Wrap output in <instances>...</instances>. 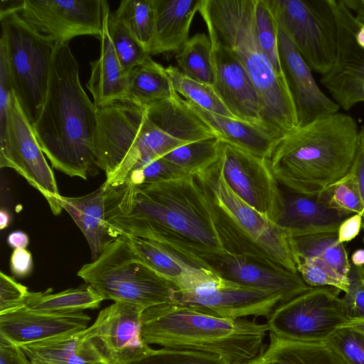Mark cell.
<instances>
[{
  "mask_svg": "<svg viewBox=\"0 0 364 364\" xmlns=\"http://www.w3.org/2000/svg\"><path fill=\"white\" fill-rule=\"evenodd\" d=\"M328 341L349 364H364V333L344 326Z\"/></svg>",
  "mask_w": 364,
  "mask_h": 364,
  "instance_id": "44",
  "label": "cell"
},
{
  "mask_svg": "<svg viewBox=\"0 0 364 364\" xmlns=\"http://www.w3.org/2000/svg\"><path fill=\"white\" fill-rule=\"evenodd\" d=\"M166 70L176 92L183 96L186 100L208 112L235 118L211 85L186 76L176 66L169 65L166 68Z\"/></svg>",
  "mask_w": 364,
  "mask_h": 364,
  "instance_id": "37",
  "label": "cell"
},
{
  "mask_svg": "<svg viewBox=\"0 0 364 364\" xmlns=\"http://www.w3.org/2000/svg\"><path fill=\"white\" fill-rule=\"evenodd\" d=\"M279 293L248 288L238 284L191 293L174 290L173 302L196 308L201 311L226 318L250 316L267 319L281 303Z\"/></svg>",
  "mask_w": 364,
  "mask_h": 364,
  "instance_id": "17",
  "label": "cell"
},
{
  "mask_svg": "<svg viewBox=\"0 0 364 364\" xmlns=\"http://www.w3.org/2000/svg\"><path fill=\"white\" fill-rule=\"evenodd\" d=\"M131 364H230L223 358L198 351L150 348Z\"/></svg>",
  "mask_w": 364,
  "mask_h": 364,
  "instance_id": "42",
  "label": "cell"
},
{
  "mask_svg": "<svg viewBox=\"0 0 364 364\" xmlns=\"http://www.w3.org/2000/svg\"><path fill=\"white\" fill-rule=\"evenodd\" d=\"M223 145L224 142L220 139L211 138L185 144L163 158L186 175H195L219 161Z\"/></svg>",
  "mask_w": 364,
  "mask_h": 364,
  "instance_id": "35",
  "label": "cell"
},
{
  "mask_svg": "<svg viewBox=\"0 0 364 364\" xmlns=\"http://www.w3.org/2000/svg\"><path fill=\"white\" fill-rule=\"evenodd\" d=\"M352 265L364 267V249H358L351 255Z\"/></svg>",
  "mask_w": 364,
  "mask_h": 364,
  "instance_id": "53",
  "label": "cell"
},
{
  "mask_svg": "<svg viewBox=\"0 0 364 364\" xmlns=\"http://www.w3.org/2000/svg\"><path fill=\"white\" fill-rule=\"evenodd\" d=\"M363 5H364V0H363Z\"/></svg>",
  "mask_w": 364,
  "mask_h": 364,
  "instance_id": "60",
  "label": "cell"
},
{
  "mask_svg": "<svg viewBox=\"0 0 364 364\" xmlns=\"http://www.w3.org/2000/svg\"><path fill=\"white\" fill-rule=\"evenodd\" d=\"M320 196L332 208L349 215L360 214L363 218L364 202L357 176L351 168L346 175L329 186Z\"/></svg>",
  "mask_w": 364,
  "mask_h": 364,
  "instance_id": "39",
  "label": "cell"
},
{
  "mask_svg": "<svg viewBox=\"0 0 364 364\" xmlns=\"http://www.w3.org/2000/svg\"><path fill=\"white\" fill-rule=\"evenodd\" d=\"M11 222V215L9 212L2 208L0 210V229L4 230L9 225Z\"/></svg>",
  "mask_w": 364,
  "mask_h": 364,
  "instance_id": "54",
  "label": "cell"
},
{
  "mask_svg": "<svg viewBox=\"0 0 364 364\" xmlns=\"http://www.w3.org/2000/svg\"><path fill=\"white\" fill-rule=\"evenodd\" d=\"M363 228L364 229V223L363 224ZM363 241L364 242V235H363Z\"/></svg>",
  "mask_w": 364,
  "mask_h": 364,
  "instance_id": "58",
  "label": "cell"
},
{
  "mask_svg": "<svg viewBox=\"0 0 364 364\" xmlns=\"http://www.w3.org/2000/svg\"><path fill=\"white\" fill-rule=\"evenodd\" d=\"M149 117L163 131L186 144L218 137L178 94L145 105Z\"/></svg>",
  "mask_w": 364,
  "mask_h": 364,
  "instance_id": "26",
  "label": "cell"
},
{
  "mask_svg": "<svg viewBox=\"0 0 364 364\" xmlns=\"http://www.w3.org/2000/svg\"><path fill=\"white\" fill-rule=\"evenodd\" d=\"M341 292L329 287H312L281 303L267 319L269 332L295 341H328L350 322Z\"/></svg>",
  "mask_w": 364,
  "mask_h": 364,
  "instance_id": "11",
  "label": "cell"
},
{
  "mask_svg": "<svg viewBox=\"0 0 364 364\" xmlns=\"http://www.w3.org/2000/svg\"><path fill=\"white\" fill-rule=\"evenodd\" d=\"M97 112L81 85L69 43H55L46 98L32 124L53 168L84 180L95 171Z\"/></svg>",
  "mask_w": 364,
  "mask_h": 364,
  "instance_id": "2",
  "label": "cell"
},
{
  "mask_svg": "<svg viewBox=\"0 0 364 364\" xmlns=\"http://www.w3.org/2000/svg\"><path fill=\"white\" fill-rule=\"evenodd\" d=\"M114 14L150 53L155 25L154 0H123Z\"/></svg>",
  "mask_w": 364,
  "mask_h": 364,
  "instance_id": "36",
  "label": "cell"
},
{
  "mask_svg": "<svg viewBox=\"0 0 364 364\" xmlns=\"http://www.w3.org/2000/svg\"><path fill=\"white\" fill-rule=\"evenodd\" d=\"M91 318L83 311L45 312L25 305L0 314V338L16 345L83 331Z\"/></svg>",
  "mask_w": 364,
  "mask_h": 364,
  "instance_id": "20",
  "label": "cell"
},
{
  "mask_svg": "<svg viewBox=\"0 0 364 364\" xmlns=\"http://www.w3.org/2000/svg\"><path fill=\"white\" fill-rule=\"evenodd\" d=\"M83 331L18 346L28 359L38 358L53 364H107L85 339Z\"/></svg>",
  "mask_w": 364,
  "mask_h": 364,
  "instance_id": "29",
  "label": "cell"
},
{
  "mask_svg": "<svg viewBox=\"0 0 364 364\" xmlns=\"http://www.w3.org/2000/svg\"><path fill=\"white\" fill-rule=\"evenodd\" d=\"M23 355L18 346L0 338V364H23Z\"/></svg>",
  "mask_w": 364,
  "mask_h": 364,
  "instance_id": "51",
  "label": "cell"
},
{
  "mask_svg": "<svg viewBox=\"0 0 364 364\" xmlns=\"http://www.w3.org/2000/svg\"><path fill=\"white\" fill-rule=\"evenodd\" d=\"M208 36L212 43V86L215 93L235 118L262 126L258 95L246 70L232 53L214 37Z\"/></svg>",
  "mask_w": 364,
  "mask_h": 364,
  "instance_id": "19",
  "label": "cell"
},
{
  "mask_svg": "<svg viewBox=\"0 0 364 364\" xmlns=\"http://www.w3.org/2000/svg\"><path fill=\"white\" fill-rule=\"evenodd\" d=\"M218 168L240 198L268 220L277 223L282 210L283 193L266 159L224 142Z\"/></svg>",
  "mask_w": 364,
  "mask_h": 364,
  "instance_id": "13",
  "label": "cell"
},
{
  "mask_svg": "<svg viewBox=\"0 0 364 364\" xmlns=\"http://www.w3.org/2000/svg\"><path fill=\"white\" fill-rule=\"evenodd\" d=\"M337 231L289 235L296 264L299 259L316 258L348 276L351 264L344 244L338 242Z\"/></svg>",
  "mask_w": 364,
  "mask_h": 364,
  "instance_id": "31",
  "label": "cell"
},
{
  "mask_svg": "<svg viewBox=\"0 0 364 364\" xmlns=\"http://www.w3.org/2000/svg\"><path fill=\"white\" fill-rule=\"evenodd\" d=\"M220 277L240 286L282 294L285 301L310 289L299 273L270 265L251 257L226 251L196 258Z\"/></svg>",
  "mask_w": 364,
  "mask_h": 364,
  "instance_id": "16",
  "label": "cell"
},
{
  "mask_svg": "<svg viewBox=\"0 0 364 364\" xmlns=\"http://www.w3.org/2000/svg\"><path fill=\"white\" fill-rule=\"evenodd\" d=\"M21 1L1 6L0 46L4 50L14 94L31 124L43 105L55 43L18 13Z\"/></svg>",
  "mask_w": 364,
  "mask_h": 364,
  "instance_id": "8",
  "label": "cell"
},
{
  "mask_svg": "<svg viewBox=\"0 0 364 364\" xmlns=\"http://www.w3.org/2000/svg\"><path fill=\"white\" fill-rule=\"evenodd\" d=\"M105 0H23L18 13L32 27L55 43H69L80 36L100 38Z\"/></svg>",
  "mask_w": 364,
  "mask_h": 364,
  "instance_id": "15",
  "label": "cell"
},
{
  "mask_svg": "<svg viewBox=\"0 0 364 364\" xmlns=\"http://www.w3.org/2000/svg\"><path fill=\"white\" fill-rule=\"evenodd\" d=\"M23 364H32V363L28 358V357L25 355V353H24V355H23Z\"/></svg>",
  "mask_w": 364,
  "mask_h": 364,
  "instance_id": "57",
  "label": "cell"
},
{
  "mask_svg": "<svg viewBox=\"0 0 364 364\" xmlns=\"http://www.w3.org/2000/svg\"><path fill=\"white\" fill-rule=\"evenodd\" d=\"M363 93H364V84H363Z\"/></svg>",
  "mask_w": 364,
  "mask_h": 364,
  "instance_id": "59",
  "label": "cell"
},
{
  "mask_svg": "<svg viewBox=\"0 0 364 364\" xmlns=\"http://www.w3.org/2000/svg\"><path fill=\"white\" fill-rule=\"evenodd\" d=\"M107 27L114 51L124 72L129 73L151 56L150 53L110 11L107 17Z\"/></svg>",
  "mask_w": 364,
  "mask_h": 364,
  "instance_id": "38",
  "label": "cell"
},
{
  "mask_svg": "<svg viewBox=\"0 0 364 364\" xmlns=\"http://www.w3.org/2000/svg\"><path fill=\"white\" fill-rule=\"evenodd\" d=\"M177 68L186 76L213 85L214 69L212 43L204 33L189 38L176 53Z\"/></svg>",
  "mask_w": 364,
  "mask_h": 364,
  "instance_id": "34",
  "label": "cell"
},
{
  "mask_svg": "<svg viewBox=\"0 0 364 364\" xmlns=\"http://www.w3.org/2000/svg\"><path fill=\"white\" fill-rule=\"evenodd\" d=\"M249 364H349L329 341L301 342L269 332V342Z\"/></svg>",
  "mask_w": 364,
  "mask_h": 364,
  "instance_id": "27",
  "label": "cell"
},
{
  "mask_svg": "<svg viewBox=\"0 0 364 364\" xmlns=\"http://www.w3.org/2000/svg\"><path fill=\"white\" fill-rule=\"evenodd\" d=\"M297 272L310 287H329L344 293L349 285L346 276L325 262L316 258H305L296 260Z\"/></svg>",
  "mask_w": 364,
  "mask_h": 364,
  "instance_id": "41",
  "label": "cell"
},
{
  "mask_svg": "<svg viewBox=\"0 0 364 364\" xmlns=\"http://www.w3.org/2000/svg\"><path fill=\"white\" fill-rule=\"evenodd\" d=\"M29 360H31L32 364H53V363H50L47 362L46 360H41V359H38V358H31V359H29Z\"/></svg>",
  "mask_w": 364,
  "mask_h": 364,
  "instance_id": "56",
  "label": "cell"
},
{
  "mask_svg": "<svg viewBox=\"0 0 364 364\" xmlns=\"http://www.w3.org/2000/svg\"><path fill=\"white\" fill-rule=\"evenodd\" d=\"M28 289L14 278L0 272V314L25 304Z\"/></svg>",
  "mask_w": 364,
  "mask_h": 364,
  "instance_id": "46",
  "label": "cell"
},
{
  "mask_svg": "<svg viewBox=\"0 0 364 364\" xmlns=\"http://www.w3.org/2000/svg\"><path fill=\"white\" fill-rule=\"evenodd\" d=\"M278 45L282 70L296 108L298 127L338 112L340 106L318 87L313 71L279 28Z\"/></svg>",
  "mask_w": 364,
  "mask_h": 364,
  "instance_id": "18",
  "label": "cell"
},
{
  "mask_svg": "<svg viewBox=\"0 0 364 364\" xmlns=\"http://www.w3.org/2000/svg\"><path fill=\"white\" fill-rule=\"evenodd\" d=\"M10 267L13 274L18 278L28 276L33 269L31 252L26 249H16L10 259Z\"/></svg>",
  "mask_w": 364,
  "mask_h": 364,
  "instance_id": "48",
  "label": "cell"
},
{
  "mask_svg": "<svg viewBox=\"0 0 364 364\" xmlns=\"http://www.w3.org/2000/svg\"><path fill=\"white\" fill-rule=\"evenodd\" d=\"M176 95L166 68L151 56L129 73L125 102L145 106Z\"/></svg>",
  "mask_w": 364,
  "mask_h": 364,
  "instance_id": "30",
  "label": "cell"
},
{
  "mask_svg": "<svg viewBox=\"0 0 364 364\" xmlns=\"http://www.w3.org/2000/svg\"><path fill=\"white\" fill-rule=\"evenodd\" d=\"M349 285L342 300L350 321L364 320V267L351 264Z\"/></svg>",
  "mask_w": 364,
  "mask_h": 364,
  "instance_id": "45",
  "label": "cell"
},
{
  "mask_svg": "<svg viewBox=\"0 0 364 364\" xmlns=\"http://www.w3.org/2000/svg\"><path fill=\"white\" fill-rule=\"evenodd\" d=\"M267 325L255 320L218 317L174 302L146 309L141 336L148 345L220 356L249 364L264 348Z\"/></svg>",
  "mask_w": 364,
  "mask_h": 364,
  "instance_id": "5",
  "label": "cell"
},
{
  "mask_svg": "<svg viewBox=\"0 0 364 364\" xmlns=\"http://www.w3.org/2000/svg\"><path fill=\"white\" fill-rule=\"evenodd\" d=\"M185 144L159 128L145 106L119 102L97 108L95 154L106 186L122 184L139 163L161 158Z\"/></svg>",
  "mask_w": 364,
  "mask_h": 364,
  "instance_id": "7",
  "label": "cell"
},
{
  "mask_svg": "<svg viewBox=\"0 0 364 364\" xmlns=\"http://www.w3.org/2000/svg\"><path fill=\"white\" fill-rule=\"evenodd\" d=\"M7 242L9 246L14 250L26 249L29 244V237L23 231L15 230L9 235Z\"/></svg>",
  "mask_w": 364,
  "mask_h": 364,
  "instance_id": "52",
  "label": "cell"
},
{
  "mask_svg": "<svg viewBox=\"0 0 364 364\" xmlns=\"http://www.w3.org/2000/svg\"><path fill=\"white\" fill-rule=\"evenodd\" d=\"M255 18L259 44L274 70L284 75L279 60V26L271 0H255Z\"/></svg>",
  "mask_w": 364,
  "mask_h": 364,
  "instance_id": "40",
  "label": "cell"
},
{
  "mask_svg": "<svg viewBox=\"0 0 364 364\" xmlns=\"http://www.w3.org/2000/svg\"><path fill=\"white\" fill-rule=\"evenodd\" d=\"M120 236L124 237L149 267L171 282L176 290H189L215 273L162 242L129 235Z\"/></svg>",
  "mask_w": 364,
  "mask_h": 364,
  "instance_id": "21",
  "label": "cell"
},
{
  "mask_svg": "<svg viewBox=\"0 0 364 364\" xmlns=\"http://www.w3.org/2000/svg\"><path fill=\"white\" fill-rule=\"evenodd\" d=\"M279 28L310 69L321 76L333 68L337 29L332 0H271Z\"/></svg>",
  "mask_w": 364,
  "mask_h": 364,
  "instance_id": "10",
  "label": "cell"
},
{
  "mask_svg": "<svg viewBox=\"0 0 364 364\" xmlns=\"http://www.w3.org/2000/svg\"><path fill=\"white\" fill-rule=\"evenodd\" d=\"M14 93L6 56L0 46V132L6 126L9 105Z\"/></svg>",
  "mask_w": 364,
  "mask_h": 364,
  "instance_id": "47",
  "label": "cell"
},
{
  "mask_svg": "<svg viewBox=\"0 0 364 364\" xmlns=\"http://www.w3.org/2000/svg\"><path fill=\"white\" fill-rule=\"evenodd\" d=\"M351 169L357 176L364 202V126L360 127L356 154Z\"/></svg>",
  "mask_w": 364,
  "mask_h": 364,
  "instance_id": "50",
  "label": "cell"
},
{
  "mask_svg": "<svg viewBox=\"0 0 364 364\" xmlns=\"http://www.w3.org/2000/svg\"><path fill=\"white\" fill-rule=\"evenodd\" d=\"M320 82L344 110L364 102V55L353 65L322 75Z\"/></svg>",
  "mask_w": 364,
  "mask_h": 364,
  "instance_id": "33",
  "label": "cell"
},
{
  "mask_svg": "<svg viewBox=\"0 0 364 364\" xmlns=\"http://www.w3.org/2000/svg\"><path fill=\"white\" fill-rule=\"evenodd\" d=\"M349 215L331 208L321 196L289 191L283 193L281 215L276 224L288 235L336 231Z\"/></svg>",
  "mask_w": 364,
  "mask_h": 364,
  "instance_id": "22",
  "label": "cell"
},
{
  "mask_svg": "<svg viewBox=\"0 0 364 364\" xmlns=\"http://www.w3.org/2000/svg\"><path fill=\"white\" fill-rule=\"evenodd\" d=\"M345 326H349L364 333V320L350 321Z\"/></svg>",
  "mask_w": 364,
  "mask_h": 364,
  "instance_id": "55",
  "label": "cell"
},
{
  "mask_svg": "<svg viewBox=\"0 0 364 364\" xmlns=\"http://www.w3.org/2000/svg\"><path fill=\"white\" fill-rule=\"evenodd\" d=\"M363 220L360 214H353L345 219L338 228V242H348L355 238L363 228Z\"/></svg>",
  "mask_w": 364,
  "mask_h": 364,
  "instance_id": "49",
  "label": "cell"
},
{
  "mask_svg": "<svg viewBox=\"0 0 364 364\" xmlns=\"http://www.w3.org/2000/svg\"><path fill=\"white\" fill-rule=\"evenodd\" d=\"M185 175L175 166L161 157L146 160L136 164L128 173L122 184L139 185L154 183Z\"/></svg>",
  "mask_w": 364,
  "mask_h": 364,
  "instance_id": "43",
  "label": "cell"
},
{
  "mask_svg": "<svg viewBox=\"0 0 364 364\" xmlns=\"http://www.w3.org/2000/svg\"><path fill=\"white\" fill-rule=\"evenodd\" d=\"M201 0H154V35L150 54L177 53L189 39V31Z\"/></svg>",
  "mask_w": 364,
  "mask_h": 364,
  "instance_id": "24",
  "label": "cell"
},
{
  "mask_svg": "<svg viewBox=\"0 0 364 364\" xmlns=\"http://www.w3.org/2000/svg\"><path fill=\"white\" fill-rule=\"evenodd\" d=\"M77 276L105 299L149 307L173 302L174 285L149 267L123 236L111 240Z\"/></svg>",
  "mask_w": 364,
  "mask_h": 364,
  "instance_id": "9",
  "label": "cell"
},
{
  "mask_svg": "<svg viewBox=\"0 0 364 364\" xmlns=\"http://www.w3.org/2000/svg\"><path fill=\"white\" fill-rule=\"evenodd\" d=\"M195 175L204 190L226 252L298 273L288 234L232 191L219 170L218 161Z\"/></svg>",
  "mask_w": 364,
  "mask_h": 364,
  "instance_id": "6",
  "label": "cell"
},
{
  "mask_svg": "<svg viewBox=\"0 0 364 364\" xmlns=\"http://www.w3.org/2000/svg\"><path fill=\"white\" fill-rule=\"evenodd\" d=\"M104 300L92 287L85 284L53 294L50 288L45 291H30L25 306L45 312H75L97 309Z\"/></svg>",
  "mask_w": 364,
  "mask_h": 364,
  "instance_id": "32",
  "label": "cell"
},
{
  "mask_svg": "<svg viewBox=\"0 0 364 364\" xmlns=\"http://www.w3.org/2000/svg\"><path fill=\"white\" fill-rule=\"evenodd\" d=\"M359 131L352 116L338 112L275 140L266 160L289 191L319 196L350 171Z\"/></svg>",
  "mask_w": 364,
  "mask_h": 364,
  "instance_id": "3",
  "label": "cell"
},
{
  "mask_svg": "<svg viewBox=\"0 0 364 364\" xmlns=\"http://www.w3.org/2000/svg\"><path fill=\"white\" fill-rule=\"evenodd\" d=\"M145 309L134 303L114 301L100 311L83 336L107 364H131L151 348L141 336Z\"/></svg>",
  "mask_w": 364,
  "mask_h": 364,
  "instance_id": "14",
  "label": "cell"
},
{
  "mask_svg": "<svg viewBox=\"0 0 364 364\" xmlns=\"http://www.w3.org/2000/svg\"><path fill=\"white\" fill-rule=\"evenodd\" d=\"M107 191L108 187L103 183L85 196L59 198L61 208L69 213L86 238L92 261L112 240L106 222Z\"/></svg>",
  "mask_w": 364,
  "mask_h": 364,
  "instance_id": "25",
  "label": "cell"
},
{
  "mask_svg": "<svg viewBox=\"0 0 364 364\" xmlns=\"http://www.w3.org/2000/svg\"><path fill=\"white\" fill-rule=\"evenodd\" d=\"M109 11L105 1L102 31L99 38L100 54L97 60L90 62V77L86 84L97 108L125 102L127 98L129 73L123 70L111 41L107 27Z\"/></svg>",
  "mask_w": 364,
  "mask_h": 364,
  "instance_id": "23",
  "label": "cell"
},
{
  "mask_svg": "<svg viewBox=\"0 0 364 364\" xmlns=\"http://www.w3.org/2000/svg\"><path fill=\"white\" fill-rule=\"evenodd\" d=\"M107 186L106 222L112 239L129 235L156 240L194 262L200 256L225 251L196 175Z\"/></svg>",
  "mask_w": 364,
  "mask_h": 364,
  "instance_id": "1",
  "label": "cell"
},
{
  "mask_svg": "<svg viewBox=\"0 0 364 364\" xmlns=\"http://www.w3.org/2000/svg\"><path fill=\"white\" fill-rule=\"evenodd\" d=\"M0 167L14 169L44 196L55 215L61 213L53 171L14 93L0 132Z\"/></svg>",
  "mask_w": 364,
  "mask_h": 364,
  "instance_id": "12",
  "label": "cell"
},
{
  "mask_svg": "<svg viewBox=\"0 0 364 364\" xmlns=\"http://www.w3.org/2000/svg\"><path fill=\"white\" fill-rule=\"evenodd\" d=\"M208 32L239 60L258 95L262 126L276 139L298 128L294 102L257 37L255 0H201L198 9Z\"/></svg>",
  "mask_w": 364,
  "mask_h": 364,
  "instance_id": "4",
  "label": "cell"
},
{
  "mask_svg": "<svg viewBox=\"0 0 364 364\" xmlns=\"http://www.w3.org/2000/svg\"><path fill=\"white\" fill-rule=\"evenodd\" d=\"M188 105L217 133L225 143L266 159L277 140L261 125L208 112L186 100Z\"/></svg>",
  "mask_w": 364,
  "mask_h": 364,
  "instance_id": "28",
  "label": "cell"
}]
</instances>
